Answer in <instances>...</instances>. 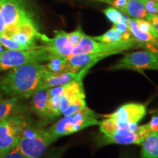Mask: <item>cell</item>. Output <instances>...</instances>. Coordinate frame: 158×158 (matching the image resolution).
I'll use <instances>...</instances> for the list:
<instances>
[{
	"label": "cell",
	"instance_id": "cell-28",
	"mask_svg": "<svg viewBox=\"0 0 158 158\" xmlns=\"http://www.w3.org/2000/svg\"><path fill=\"white\" fill-rule=\"evenodd\" d=\"M84 35V31H83V30L80 27H79L76 30H75L74 31L68 33L69 39H70V43L72 44L73 46L76 47V45L80 43L81 40Z\"/></svg>",
	"mask_w": 158,
	"mask_h": 158
},
{
	"label": "cell",
	"instance_id": "cell-35",
	"mask_svg": "<svg viewBox=\"0 0 158 158\" xmlns=\"http://www.w3.org/2000/svg\"><path fill=\"white\" fill-rule=\"evenodd\" d=\"M64 149L57 150V151L54 152H53L52 154H51V155L48 156L46 158H60L63 152H64Z\"/></svg>",
	"mask_w": 158,
	"mask_h": 158
},
{
	"label": "cell",
	"instance_id": "cell-22",
	"mask_svg": "<svg viewBox=\"0 0 158 158\" xmlns=\"http://www.w3.org/2000/svg\"><path fill=\"white\" fill-rule=\"evenodd\" d=\"M61 102V96H49L47 102V114L48 118H54L61 115L59 112V106Z\"/></svg>",
	"mask_w": 158,
	"mask_h": 158
},
{
	"label": "cell",
	"instance_id": "cell-31",
	"mask_svg": "<svg viewBox=\"0 0 158 158\" xmlns=\"http://www.w3.org/2000/svg\"><path fill=\"white\" fill-rule=\"evenodd\" d=\"M104 1V0H103ZM128 0H105V2L109 3L110 5L114 6V7L118 10L122 9L127 4Z\"/></svg>",
	"mask_w": 158,
	"mask_h": 158
},
{
	"label": "cell",
	"instance_id": "cell-20",
	"mask_svg": "<svg viewBox=\"0 0 158 158\" xmlns=\"http://www.w3.org/2000/svg\"><path fill=\"white\" fill-rule=\"evenodd\" d=\"M94 40L97 41L102 43H116L119 42V41L123 40L122 39V34L118 31L116 27H114L104 33L103 35H100V36L97 37H92Z\"/></svg>",
	"mask_w": 158,
	"mask_h": 158
},
{
	"label": "cell",
	"instance_id": "cell-12",
	"mask_svg": "<svg viewBox=\"0 0 158 158\" xmlns=\"http://www.w3.org/2000/svg\"><path fill=\"white\" fill-rule=\"evenodd\" d=\"M19 138L7 118L0 120V154L10 150L19 143Z\"/></svg>",
	"mask_w": 158,
	"mask_h": 158
},
{
	"label": "cell",
	"instance_id": "cell-5",
	"mask_svg": "<svg viewBox=\"0 0 158 158\" xmlns=\"http://www.w3.org/2000/svg\"><path fill=\"white\" fill-rule=\"evenodd\" d=\"M110 69L158 70V53L151 51H141L127 54Z\"/></svg>",
	"mask_w": 158,
	"mask_h": 158
},
{
	"label": "cell",
	"instance_id": "cell-33",
	"mask_svg": "<svg viewBox=\"0 0 158 158\" xmlns=\"http://www.w3.org/2000/svg\"><path fill=\"white\" fill-rule=\"evenodd\" d=\"M114 27H116V29H117V30L119 31L122 35L124 34V33L127 32V31L130 30L128 25H127L126 23H124L123 22H118V23H116V24L114 25Z\"/></svg>",
	"mask_w": 158,
	"mask_h": 158
},
{
	"label": "cell",
	"instance_id": "cell-21",
	"mask_svg": "<svg viewBox=\"0 0 158 158\" xmlns=\"http://www.w3.org/2000/svg\"><path fill=\"white\" fill-rule=\"evenodd\" d=\"M15 42L29 47L36 46V39L19 31H13L7 34Z\"/></svg>",
	"mask_w": 158,
	"mask_h": 158
},
{
	"label": "cell",
	"instance_id": "cell-23",
	"mask_svg": "<svg viewBox=\"0 0 158 158\" xmlns=\"http://www.w3.org/2000/svg\"><path fill=\"white\" fill-rule=\"evenodd\" d=\"M100 131L104 136H109L118 130L117 121L115 118H106L100 122Z\"/></svg>",
	"mask_w": 158,
	"mask_h": 158
},
{
	"label": "cell",
	"instance_id": "cell-38",
	"mask_svg": "<svg viewBox=\"0 0 158 158\" xmlns=\"http://www.w3.org/2000/svg\"><path fill=\"white\" fill-rule=\"evenodd\" d=\"M102 1H103V0H102Z\"/></svg>",
	"mask_w": 158,
	"mask_h": 158
},
{
	"label": "cell",
	"instance_id": "cell-18",
	"mask_svg": "<svg viewBox=\"0 0 158 158\" xmlns=\"http://www.w3.org/2000/svg\"><path fill=\"white\" fill-rule=\"evenodd\" d=\"M19 98H13L7 100H0V120L5 119L12 116L17 108Z\"/></svg>",
	"mask_w": 158,
	"mask_h": 158
},
{
	"label": "cell",
	"instance_id": "cell-7",
	"mask_svg": "<svg viewBox=\"0 0 158 158\" xmlns=\"http://www.w3.org/2000/svg\"><path fill=\"white\" fill-rule=\"evenodd\" d=\"M54 141L55 140L48 130H40L38 135L35 137L20 138L19 147L26 158H40Z\"/></svg>",
	"mask_w": 158,
	"mask_h": 158
},
{
	"label": "cell",
	"instance_id": "cell-3",
	"mask_svg": "<svg viewBox=\"0 0 158 158\" xmlns=\"http://www.w3.org/2000/svg\"><path fill=\"white\" fill-rule=\"evenodd\" d=\"M51 54L46 46L30 50H5L0 54V71L13 70L30 63L48 62Z\"/></svg>",
	"mask_w": 158,
	"mask_h": 158
},
{
	"label": "cell",
	"instance_id": "cell-34",
	"mask_svg": "<svg viewBox=\"0 0 158 158\" xmlns=\"http://www.w3.org/2000/svg\"><path fill=\"white\" fill-rule=\"evenodd\" d=\"M6 29H7V27H6L5 20H4L2 15L1 12H0V35L5 33Z\"/></svg>",
	"mask_w": 158,
	"mask_h": 158
},
{
	"label": "cell",
	"instance_id": "cell-14",
	"mask_svg": "<svg viewBox=\"0 0 158 158\" xmlns=\"http://www.w3.org/2000/svg\"><path fill=\"white\" fill-rule=\"evenodd\" d=\"M118 10L134 19H146L148 15L144 0H128L125 6Z\"/></svg>",
	"mask_w": 158,
	"mask_h": 158
},
{
	"label": "cell",
	"instance_id": "cell-26",
	"mask_svg": "<svg viewBox=\"0 0 158 158\" xmlns=\"http://www.w3.org/2000/svg\"><path fill=\"white\" fill-rule=\"evenodd\" d=\"M104 13L106 16L107 17V19L114 25L118 22H121L122 13L118 10H116L114 7H108V8L105 10Z\"/></svg>",
	"mask_w": 158,
	"mask_h": 158
},
{
	"label": "cell",
	"instance_id": "cell-30",
	"mask_svg": "<svg viewBox=\"0 0 158 158\" xmlns=\"http://www.w3.org/2000/svg\"><path fill=\"white\" fill-rule=\"evenodd\" d=\"M146 19L152 23L153 28L155 29V30L157 31L158 34V15L156 14H151V13H148V15L146 17ZM157 44H158V40H157Z\"/></svg>",
	"mask_w": 158,
	"mask_h": 158
},
{
	"label": "cell",
	"instance_id": "cell-1",
	"mask_svg": "<svg viewBox=\"0 0 158 158\" xmlns=\"http://www.w3.org/2000/svg\"><path fill=\"white\" fill-rule=\"evenodd\" d=\"M46 66L40 63H30L13 69L0 81V88L13 97L29 98L39 89Z\"/></svg>",
	"mask_w": 158,
	"mask_h": 158
},
{
	"label": "cell",
	"instance_id": "cell-17",
	"mask_svg": "<svg viewBox=\"0 0 158 158\" xmlns=\"http://www.w3.org/2000/svg\"><path fill=\"white\" fill-rule=\"evenodd\" d=\"M46 68L49 71L54 73L69 72L68 66V58L56 56L51 54Z\"/></svg>",
	"mask_w": 158,
	"mask_h": 158
},
{
	"label": "cell",
	"instance_id": "cell-8",
	"mask_svg": "<svg viewBox=\"0 0 158 158\" xmlns=\"http://www.w3.org/2000/svg\"><path fill=\"white\" fill-rule=\"evenodd\" d=\"M148 124L138 126L135 131L130 130H117L113 135L104 136L102 140V143L104 144H138L141 145L143 141L151 133Z\"/></svg>",
	"mask_w": 158,
	"mask_h": 158
},
{
	"label": "cell",
	"instance_id": "cell-24",
	"mask_svg": "<svg viewBox=\"0 0 158 158\" xmlns=\"http://www.w3.org/2000/svg\"><path fill=\"white\" fill-rule=\"evenodd\" d=\"M86 106V101H85V98H81L79 99V100H76L73 103H71L70 105L65 108L64 110H63L62 111L61 114L64 115V116H70L73 115V114H76V112L79 111L83 108H85Z\"/></svg>",
	"mask_w": 158,
	"mask_h": 158
},
{
	"label": "cell",
	"instance_id": "cell-16",
	"mask_svg": "<svg viewBox=\"0 0 158 158\" xmlns=\"http://www.w3.org/2000/svg\"><path fill=\"white\" fill-rule=\"evenodd\" d=\"M128 27H129V29L131 34L134 36V38L137 40L138 42L157 44V39H155L152 35L148 32H144L138 28L135 19H130V24Z\"/></svg>",
	"mask_w": 158,
	"mask_h": 158
},
{
	"label": "cell",
	"instance_id": "cell-4",
	"mask_svg": "<svg viewBox=\"0 0 158 158\" xmlns=\"http://www.w3.org/2000/svg\"><path fill=\"white\" fill-rule=\"evenodd\" d=\"M138 43L140 42L133 37L128 40H121L116 43H102L84 34L80 43L74 47L71 55L97 53H108L110 55H114L137 46Z\"/></svg>",
	"mask_w": 158,
	"mask_h": 158
},
{
	"label": "cell",
	"instance_id": "cell-37",
	"mask_svg": "<svg viewBox=\"0 0 158 158\" xmlns=\"http://www.w3.org/2000/svg\"><path fill=\"white\" fill-rule=\"evenodd\" d=\"M121 158H125V157H122Z\"/></svg>",
	"mask_w": 158,
	"mask_h": 158
},
{
	"label": "cell",
	"instance_id": "cell-36",
	"mask_svg": "<svg viewBox=\"0 0 158 158\" xmlns=\"http://www.w3.org/2000/svg\"><path fill=\"white\" fill-rule=\"evenodd\" d=\"M157 13H158V3H157Z\"/></svg>",
	"mask_w": 158,
	"mask_h": 158
},
{
	"label": "cell",
	"instance_id": "cell-2",
	"mask_svg": "<svg viewBox=\"0 0 158 158\" xmlns=\"http://www.w3.org/2000/svg\"><path fill=\"white\" fill-rule=\"evenodd\" d=\"M100 122L97 119V114L86 106L73 115L64 116L47 130L56 141L62 136L76 133L91 126L98 125Z\"/></svg>",
	"mask_w": 158,
	"mask_h": 158
},
{
	"label": "cell",
	"instance_id": "cell-9",
	"mask_svg": "<svg viewBox=\"0 0 158 158\" xmlns=\"http://www.w3.org/2000/svg\"><path fill=\"white\" fill-rule=\"evenodd\" d=\"M54 38H48L45 35L40 34L39 38L44 42L51 54L56 56L68 58L72 54L74 47L70 43L68 33L63 30L54 31Z\"/></svg>",
	"mask_w": 158,
	"mask_h": 158
},
{
	"label": "cell",
	"instance_id": "cell-27",
	"mask_svg": "<svg viewBox=\"0 0 158 158\" xmlns=\"http://www.w3.org/2000/svg\"><path fill=\"white\" fill-rule=\"evenodd\" d=\"M0 158H26L19 149V143L6 152L0 154Z\"/></svg>",
	"mask_w": 158,
	"mask_h": 158
},
{
	"label": "cell",
	"instance_id": "cell-10",
	"mask_svg": "<svg viewBox=\"0 0 158 158\" xmlns=\"http://www.w3.org/2000/svg\"><path fill=\"white\" fill-rule=\"evenodd\" d=\"M147 114L146 106L141 103H127L120 106L116 111L110 114L103 115L106 118L128 122V123H138Z\"/></svg>",
	"mask_w": 158,
	"mask_h": 158
},
{
	"label": "cell",
	"instance_id": "cell-13",
	"mask_svg": "<svg viewBox=\"0 0 158 158\" xmlns=\"http://www.w3.org/2000/svg\"><path fill=\"white\" fill-rule=\"evenodd\" d=\"M49 89H39L33 94L32 110L37 115L48 118L47 114V102L49 98Z\"/></svg>",
	"mask_w": 158,
	"mask_h": 158
},
{
	"label": "cell",
	"instance_id": "cell-15",
	"mask_svg": "<svg viewBox=\"0 0 158 158\" xmlns=\"http://www.w3.org/2000/svg\"><path fill=\"white\" fill-rule=\"evenodd\" d=\"M141 145L142 158H158V132H152Z\"/></svg>",
	"mask_w": 158,
	"mask_h": 158
},
{
	"label": "cell",
	"instance_id": "cell-32",
	"mask_svg": "<svg viewBox=\"0 0 158 158\" xmlns=\"http://www.w3.org/2000/svg\"><path fill=\"white\" fill-rule=\"evenodd\" d=\"M148 125L151 132H158V116H153Z\"/></svg>",
	"mask_w": 158,
	"mask_h": 158
},
{
	"label": "cell",
	"instance_id": "cell-25",
	"mask_svg": "<svg viewBox=\"0 0 158 158\" xmlns=\"http://www.w3.org/2000/svg\"><path fill=\"white\" fill-rule=\"evenodd\" d=\"M135 21L136 23H137L138 28L140 30L143 31L144 32L149 33L155 39H157V40H158V34L157 33V31L155 30V29L153 28L152 23L149 21L143 19H135Z\"/></svg>",
	"mask_w": 158,
	"mask_h": 158
},
{
	"label": "cell",
	"instance_id": "cell-19",
	"mask_svg": "<svg viewBox=\"0 0 158 158\" xmlns=\"http://www.w3.org/2000/svg\"><path fill=\"white\" fill-rule=\"evenodd\" d=\"M0 44L7 50H30L38 47L37 45L35 47H29L19 44V43L13 40L6 32L0 35Z\"/></svg>",
	"mask_w": 158,
	"mask_h": 158
},
{
	"label": "cell",
	"instance_id": "cell-11",
	"mask_svg": "<svg viewBox=\"0 0 158 158\" xmlns=\"http://www.w3.org/2000/svg\"><path fill=\"white\" fill-rule=\"evenodd\" d=\"M78 75V73L73 72L54 73L49 71L46 68L43 73L39 89H50L68 84L76 79Z\"/></svg>",
	"mask_w": 158,
	"mask_h": 158
},
{
	"label": "cell",
	"instance_id": "cell-29",
	"mask_svg": "<svg viewBox=\"0 0 158 158\" xmlns=\"http://www.w3.org/2000/svg\"><path fill=\"white\" fill-rule=\"evenodd\" d=\"M157 1L155 0H144V6L148 13L156 14L157 13Z\"/></svg>",
	"mask_w": 158,
	"mask_h": 158
},
{
	"label": "cell",
	"instance_id": "cell-6",
	"mask_svg": "<svg viewBox=\"0 0 158 158\" xmlns=\"http://www.w3.org/2000/svg\"><path fill=\"white\" fill-rule=\"evenodd\" d=\"M0 12L9 32L26 21L31 20L21 0H0Z\"/></svg>",
	"mask_w": 158,
	"mask_h": 158
}]
</instances>
